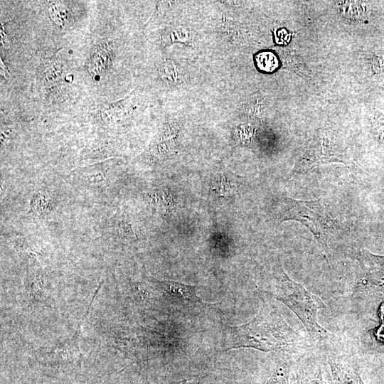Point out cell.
Returning <instances> with one entry per match:
<instances>
[{"mask_svg":"<svg viewBox=\"0 0 384 384\" xmlns=\"http://www.w3.org/2000/svg\"><path fill=\"white\" fill-rule=\"evenodd\" d=\"M279 220L281 223L292 220L304 225L327 252L331 220L320 199L302 201L284 198L281 203Z\"/></svg>","mask_w":384,"mask_h":384,"instance_id":"3957f363","label":"cell"},{"mask_svg":"<svg viewBox=\"0 0 384 384\" xmlns=\"http://www.w3.org/2000/svg\"><path fill=\"white\" fill-rule=\"evenodd\" d=\"M373 132L378 142L384 145V116L380 113L374 120Z\"/></svg>","mask_w":384,"mask_h":384,"instance_id":"7c38bea8","label":"cell"},{"mask_svg":"<svg viewBox=\"0 0 384 384\" xmlns=\"http://www.w3.org/2000/svg\"><path fill=\"white\" fill-rule=\"evenodd\" d=\"M331 384H365L356 358L338 345L326 351Z\"/></svg>","mask_w":384,"mask_h":384,"instance_id":"5b68a950","label":"cell"},{"mask_svg":"<svg viewBox=\"0 0 384 384\" xmlns=\"http://www.w3.org/2000/svg\"><path fill=\"white\" fill-rule=\"evenodd\" d=\"M264 384H289V370L287 367L277 368Z\"/></svg>","mask_w":384,"mask_h":384,"instance_id":"8fae6325","label":"cell"},{"mask_svg":"<svg viewBox=\"0 0 384 384\" xmlns=\"http://www.w3.org/2000/svg\"><path fill=\"white\" fill-rule=\"evenodd\" d=\"M168 299L174 304L186 307L210 306L196 294L197 287L172 280H156Z\"/></svg>","mask_w":384,"mask_h":384,"instance_id":"8992f818","label":"cell"},{"mask_svg":"<svg viewBox=\"0 0 384 384\" xmlns=\"http://www.w3.org/2000/svg\"><path fill=\"white\" fill-rule=\"evenodd\" d=\"M297 384H327L320 363L308 356L301 361L296 370Z\"/></svg>","mask_w":384,"mask_h":384,"instance_id":"52a82bcc","label":"cell"},{"mask_svg":"<svg viewBox=\"0 0 384 384\" xmlns=\"http://www.w3.org/2000/svg\"><path fill=\"white\" fill-rule=\"evenodd\" d=\"M331 162L348 164L343 155L332 147L330 138L322 133L311 142L291 174H304L319 165Z\"/></svg>","mask_w":384,"mask_h":384,"instance_id":"277c9868","label":"cell"},{"mask_svg":"<svg viewBox=\"0 0 384 384\" xmlns=\"http://www.w3.org/2000/svg\"><path fill=\"white\" fill-rule=\"evenodd\" d=\"M237 186L227 176H219L213 183V193L219 196H225L236 191Z\"/></svg>","mask_w":384,"mask_h":384,"instance_id":"9c48e42d","label":"cell"},{"mask_svg":"<svg viewBox=\"0 0 384 384\" xmlns=\"http://www.w3.org/2000/svg\"><path fill=\"white\" fill-rule=\"evenodd\" d=\"M380 324L375 329V331L380 335L384 336V302L380 304Z\"/></svg>","mask_w":384,"mask_h":384,"instance_id":"5bb4252c","label":"cell"},{"mask_svg":"<svg viewBox=\"0 0 384 384\" xmlns=\"http://www.w3.org/2000/svg\"><path fill=\"white\" fill-rule=\"evenodd\" d=\"M169 384H190V382L188 380H184L182 381L174 382Z\"/></svg>","mask_w":384,"mask_h":384,"instance_id":"9a60e30c","label":"cell"},{"mask_svg":"<svg viewBox=\"0 0 384 384\" xmlns=\"http://www.w3.org/2000/svg\"><path fill=\"white\" fill-rule=\"evenodd\" d=\"M232 346L228 349L252 348L264 352L306 353L307 343L271 307H263L249 322L232 328Z\"/></svg>","mask_w":384,"mask_h":384,"instance_id":"6da1fadb","label":"cell"},{"mask_svg":"<svg viewBox=\"0 0 384 384\" xmlns=\"http://www.w3.org/2000/svg\"><path fill=\"white\" fill-rule=\"evenodd\" d=\"M119 230L122 234L127 236L133 237L135 235L134 230L132 229L131 225L124 220L119 223Z\"/></svg>","mask_w":384,"mask_h":384,"instance_id":"4fadbf2b","label":"cell"},{"mask_svg":"<svg viewBox=\"0 0 384 384\" xmlns=\"http://www.w3.org/2000/svg\"><path fill=\"white\" fill-rule=\"evenodd\" d=\"M52 201L46 196L35 193L31 201V210L33 212L42 213L49 210L52 208Z\"/></svg>","mask_w":384,"mask_h":384,"instance_id":"30bf717a","label":"cell"},{"mask_svg":"<svg viewBox=\"0 0 384 384\" xmlns=\"http://www.w3.org/2000/svg\"><path fill=\"white\" fill-rule=\"evenodd\" d=\"M361 255L375 274L384 279V255H375L367 250H363Z\"/></svg>","mask_w":384,"mask_h":384,"instance_id":"ba28073f","label":"cell"},{"mask_svg":"<svg viewBox=\"0 0 384 384\" xmlns=\"http://www.w3.org/2000/svg\"><path fill=\"white\" fill-rule=\"evenodd\" d=\"M270 293L294 312L304 324L311 341L320 348L326 351L338 345L336 336L318 321V311L325 309V304L302 284L292 279L281 266L274 271Z\"/></svg>","mask_w":384,"mask_h":384,"instance_id":"7a4b0ae2","label":"cell"}]
</instances>
